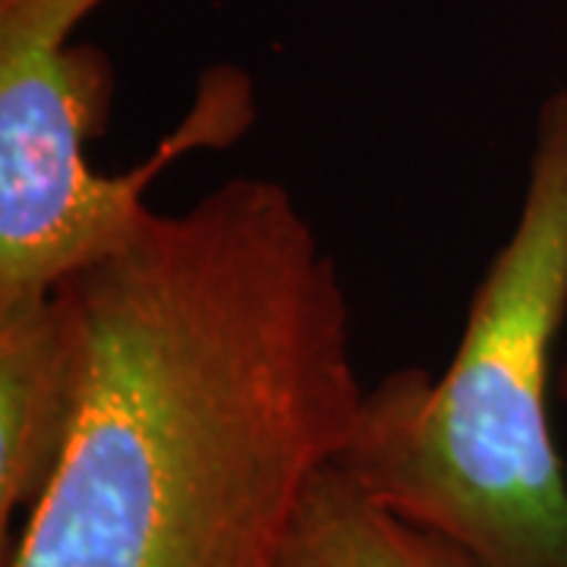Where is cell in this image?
Instances as JSON below:
<instances>
[{"label": "cell", "mask_w": 567, "mask_h": 567, "mask_svg": "<svg viewBox=\"0 0 567 567\" xmlns=\"http://www.w3.org/2000/svg\"><path fill=\"white\" fill-rule=\"evenodd\" d=\"M63 284L89 385L3 567H278L365 391L341 271L293 193L230 177Z\"/></svg>", "instance_id": "cell-1"}, {"label": "cell", "mask_w": 567, "mask_h": 567, "mask_svg": "<svg viewBox=\"0 0 567 567\" xmlns=\"http://www.w3.org/2000/svg\"><path fill=\"white\" fill-rule=\"evenodd\" d=\"M567 319V89L536 111L527 193L442 379L406 365L363 391L334 457L401 517L486 567H567V476L548 388Z\"/></svg>", "instance_id": "cell-2"}, {"label": "cell", "mask_w": 567, "mask_h": 567, "mask_svg": "<svg viewBox=\"0 0 567 567\" xmlns=\"http://www.w3.org/2000/svg\"><path fill=\"white\" fill-rule=\"evenodd\" d=\"M104 0H0V303L54 290L126 244L174 162L227 148L256 121V85L234 63L208 66L181 123L133 171L104 177L89 142L114 114L117 73L73 29Z\"/></svg>", "instance_id": "cell-3"}, {"label": "cell", "mask_w": 567, "mask_h": 567, "mask_svg": "<svg viewBox=\"0 0 567 567\" xmlns=\"http://www.w3.org/2000/svg\"><path fill=\"white\" fill-rule=\"evenodd\" d=\"M89 385V347L70 287L0 303V533L61 466Z\"/></svg>", "instance_id": "cell-4"}, {"label": "cell", "mask_w": 567, "mask_h": 567, "mask_svg": "<svg viewBox=\"0 0 567 567\" xmlns=\"http://www.w3.org/2000/svg\"><path fill=\"white\" fill-rule=\"evenodd\" d=\"M278 567H486L372 498L338 461L309 480Z\"/></svg>", "instance_id": "cell-5"}, {"label": "cell", "mask_w": 567, "mask_h": 567, "mask_svg": "<svg viewBox=\"0 0 567 567\" xmlns=\"http://www.w3.org/2000/svg\"><path fill=\"white\" fill-rule=\"evenodd\" d=\"M555 388H558V398H561L567 406V360L561 363V369H558V382H555Z\"/></svg>", "instance_id": "cell-6"}]
</instances>
